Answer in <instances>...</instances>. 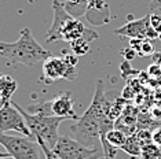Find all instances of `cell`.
Here are the masks:
<instances>
[{"instance_id": "12", "label": "cell", "mask_w": 161, "mask_h": 159, "mask_svg": "<svg viewBox=\"0 0 161 159\" xmlns=\"http://www.w3.org/2000/svg\"><path fill=\"white\" fill-rule=\"evenodd\" d=\"M87 29L88 28H86V25H84L79 18L70 17L61 30V41L70 43L73 40L81 38V37H84V34H86Z\"/></svg>"}, {"instance_id": "3", "label": "cell", "mask_w": 161, "mask_h": 159, "mask_svg": "<svg viewBox=\"0 0 161 159\" xmlns=\"http://www.w3.org/2000/svg\"><path fill=\"white\" fill-rule=\"evenodd\" d=\"M13 104L18 108V111L24 115L33 139H42L43 141H46L48 144V147H51V148L55 147L58 139H59L58 129H59L61 122L66 121V118L46 117V115H40V114H31V113H28V111H25L24 108H21L19 104H17L15 102H13Z\"/></svg>"}, {"instance_id": "30", "label": "cell", "mask_w": 161, "mask_h": 159, "mask_svg": "<svg viewBox=\"0 0 161 159\" xmlns=\"http://www.w3.org/2000/svg\"><path fill=\"white\" fill-rule=\"evenodd\" d=\"M8 102H10V100H7V99H4V97H3L2 95H0V110H2V108H3V107H4V106H6V104H7V103H8Z\"/></svg>"}, {"instance_id": "35", "label": "cell", "mask_w": 161, "mask_h": 159, "mask_svg": "<svg viewBox=\"0 0 161 159\" xmlns=\"http://www.w3.org/2000/svg\"><path fill=\"white\" fill-rule=\"evenodd\" d=\"M160 66H161V64H160Z\"/></svg>"}, {"instance_id": "14", "label": "cell", "mask_w": 161, "mask_h": 159, "mask_svg": "<svg viewBox=\"0 0 161 159\" xmlns=\"http://www.w3.org/2000/svg\"><path fill=\"white\" fill-rule=\"evenodd\" d=\"M18 88L17 81L10 74H0V95L4 99L11 100L13 95Z\"/></svg>"}, {"instance_id": "18", "label": "cell", "mask_w": 161, "mask_h": 159, "mask_svg": "<svg viewBox=\"0 0 161 159\" xmlns=\"http://www.w3.org/2000/svg\"><path fill=\"white\" fill-rule=\"evenodd\" d=\"M28 113L46 115V117H54L53 110H51V100H42V102L31 104L28 107Z\"/></svg>"}, {"instance_id": "28", "label": "cell", "mask_w": 161, "mask_h": 159, "mask_svg": "<svg viewBox=\"0 0 161 159\" xmlns=\"http://www.w3.org/2000/svg\"><path fill=\"white\" fill-rule=\"evenodd\" d=\"M149 7L152 10H161V0H150V4H149Z\"/></svg>"}, {"instance_id": "33", "label": "cell", "mask_w": 161, "mask_h": 159, "mask_svg": "<svg viewBox=\"0 0 161 159\" xmlns=\"http://www.w3.org/2000/svg\"><path fill=\"white\" fill-rule=\"evenodd\" d=\"M28 2H29V3H31V4H33V3L36 2V0H28Z\"/></svg>"}, {"instance_id": "11", "label": "cell", "mask_w": 161, "mask_h": 159, "mask_svg": "<svg viewBox=\"0 0 161 159\" xmlns=\"http://www.w3.org/2000/svg\"><path fill=\"white\" fill-rule=\"evenodd\" d=\"M86 17L90 23L95 26H103L110 21V7L105 0H90Z\"/></svg>"}, {"instance_id": "6", "label": "cell", "mask_w": 161, "mask_h": 159, "mask_svg": "<svg viewBox=\"0 0 161 159\" xmlns=\"http://www.w3.org/2000/svg\"><path fill=\"white\" fill-rule=\"evenodd\" d=\"M54 152L59 155L62 159H98L99 152L98 150L84 146L76 139L69 136H59L55 147L53 148Z\"/></svg>"}, {"instance_id": "25", "label": "cell", "mask_w": 161, "mask_h": 159, "mask_svg": "<svg viewBox=\"0 0 161 159\" xmlns=\"http://www.w3.org/2000/svg\"><path fill=\"white\" fill-rule=\"evenodd\" d=\"M120 70H121V73H123V75L124 77H127V74L128 73H135V71L132 70V67H131V64H130V62L128 60H124V62L120 64Z\"/></svg>"}, {"instance_id": "34", "label": "cell", "mask_w": 161, "mask_h": 159, "mask_svg": "<svg viewBox=\"0 0 161 159\" xmlns=\"http://www.w3.org/2000/svg\"><path fill=\"white\" fill-rule=\"evenodd\" d=\"M160 38H161V36H160Z\"/></svg>"}, {"instance_id": "23", "label": "cell", "mask_w": 161, "mask_h": 159, "mask_svg": "<svg viewBox=\"0 0 161 159\" xmlns=\"http://www.w3.org/2000/svg\"><path fill=\"white\" fill-rule=\"evenodd\" d=\"M150 25L157 32V34L161 36V15H158V14H150Z\"/></svg>"}, {"instance_id": "13", "label": "cell", "mask_w": 161, "mask_h": 159, "mask_svg": "<svg viewBox=\"0 0 161 159\" xmlns=\"http://www.w3.org/2000/svg\"><path fill=\"white\" fill-rule=\"evenodd\" d=\"M130 47L136 51L138 55L145 56V58L152 56L156 52V47L153 44V40H149V38H131Z\"/></svg>"}, {"instance_id": "26", "label": "cell", "mask_w": 161, "mask_h": 159, "mask_svg": "<svg viewBox=\"0 0 161 159\" xmlns=\"http://www.w3.org/2000/svg\"><path fill=\"white\" fill-rule=\"evenodd\" d=\"M153 143H156L157 146L161 147V126L153 132Z\"/></svg>"}, {"instance_id": "8", "label": "cell", "mask_w": 161, "mask_h": 159, "mask_svg": "<svg viewBox=\"0 0 161 159\" xmlns=\"http://www.w3.org/2000/svg\"><path fill=\"white\" fill-rule=\"evenodd\" d=\"M113 33L117 36H121V37H128L130 40L131 38H149V40L160 38L157 32L150 25V15L127 22L120 29H116Z\"/></svg>"}, {"instance_id": "9", "label": "cell", "mask_w": 161, "mask_h": 159, "mask_svg": "<svg viewBox=\"0 0 161 159\" xmlns=\"http://www.w3.org/2000/svg\"><path fill=\"white\" fill-rule=\"evenodd\" d=\"M53 13H54V19H53V25L48 29L46 34V44L54 41H59L61 40V30L64 28V25L66 23V21L70 18L72 15L65 10L64 3H61L59 0H54L53 2Z\"/></svg>"}, {"instance_id": "27", "label": "cell", "mask_w": 161, "mask_h": 159, "mask_svg": "<svg viewBox=\"0 0 161 159\" xmlns=\"http://www.w3.org/2000/svg\"><path fill=\"white\" fill-rule=\"evenodd\" d=\"M153 59V63L156 64H161V52L160 51H156L154 54H153L152 56H150Z\"/></svg>"}, {"instance_id": "21", "label": "cell", "mask_w": 161, "mask_h": 159, "mask_svg": "<svg viewBox=\"0 0 161 159\" xmlns=\"http://www.w3.org/2000/svg\"><path fill=\"white\" fill-rule=\"evenodd\" d=\"M36 141L39 143L40 148H42L43 154H44V158L46 159H62L59 155H57L55 152H54V150L51 147H48V144H47L46 141H43L42 139H36Z\"/></svg>"}, {"instance_id": "1", "label": "cell", "mask_w": 161, "mask_h": 159, "mask_svg": "<svg viewBox=\"0 0 161 159\" xmlns=\"http://www.w3.org/2000/svg\"><path fill=\"white\" fill-rule=\"evenodd\" d=\"M103 96L105 84L102 80H98L95 86V95L90 107L69 128L77 141L94 150H98V147L102 150V124L109 119V115L103 110Z\"/></svg>"}, {"instance_id": "2", "label": "cell", "mask_w": 161, "mask_h": 159, "mask_svg": "<svg viewBox=\"0 0 161 159\" xmlns=\"http://www.w3.org/2000/svg\"><path fill=\"white\" fill-rule=\"evenodd\" d=\"M0 55L13 64L21 63L26 67H33L36 63L50 58L51 52L39 44L31 29L24 28L19 32V38L15 43H8V45L4 51L0 52Z\"/></svg>"}, {"instance_id": "24", "label": "cell", "mask_w": 161, "mask_h": 159, "mask_svg": "<svg viewBox=\"0 0 161 159\" xmlns=\"http://www.w3.org/2000/svg\"><path fill=\"white\" fill-rule=\"evenodd\" d=\"M121 55H123L124 59L130 62V60H132L134 58L138 55V54H136V51H135V49H132V48L130 47V48H127V49H123V51H121Z\"/></svg>"}, {"instance_id": "31", "label": "cell", "mask_w": 161, "mask_h": 159, "mask_svg": "<svg viewBox=\"0 0 161 159\" xmlns=\"http://www.w3.org/2000/svg\"><path fill=\"white\" fill-rule=\"evenodd\" d=\"M8 45V43H4V41H0V52H3L6 49V47Z\"/></svg>"}, {"instance_id": "22", "label": "cell", "mask_w": 161, "mask_h": 159, "mask_svg": "<svg viewBox=\"0 0 161 159\" xmlns=\"http://www.w3.org/2000/svg\"><path fill=\"white\" fill-rule=\"evenodd\" d=\"M147 75H149V80H158L161 78V66L160 64H156V63H152L150 66L147 67Z\"/></svg>"}, {"instance_id": "32", "label": "cell", "mask_w": 161, "mask_h": 159, "mask_svg": "<svg viewBox=\"0 0 161 159\" xmlns=\"http://www.w3.org/2000/svg\"><path fill=\"white\" fill-rule=\"evenodd\" d=\"M0 159H14V158H11V156H4V158H0Z\"/></svg>"}, {"instance_id": "5", "label": "cell", "mask_w": 161, "mask_h": 159, "mask_svg": "<svg viewBox=\"0 0 161 159\" xmlns=\"http://www.w3.org/2000/svg\"><path fill=\"white\" fill-rule=\"evenodd\" d=\"M43 78L46 84H53L59 80L75 81L77 78V71H76V66L68 63L64 56L51 55L43 63Z\"/></svg>"}, {"instance_id": "19", "label": "cell", "mask_w": 161, "mask_h": 159, "mask_svg": "<svg viewBox=\"0 0 161 159\" xmlns=\"http://www.w3.org/2000/svg\"><path fill=\"white\" fill-rule=\"evenodd\" d=\"M141 159H161V147L156 143H149L142 147Z\"/></svg>"}, {"instance_id": "16", "label": "cell", "mask_w": 161, "mask_h": 159, "mask_svg": "<svg viewBox=\"0 0 161 159\" xmlns=\"http://www.w3.org/2000/svg\"><path fill=\"white\" fill-rule=\"evenodd\" d=\"M127 139H128V136L124 132H121L120 129L113 128V129H110V131L106 133L105 136H102L101 140L102 141H108L110 146L116 147V148H121L124 144H125Z\"/></svg>"}, {"instance_id": "7", "label": "cell", "mask_w": 161, "mask_h": 159, "mask_svg": "<svg viewBox=\"0 0 161 159\" xmlns=\"http://www.w3.org/2000/svg\"><path fill=\"white\" fill-rule=\"evenodd\" d=\"M8 131L17 132L21 136H26L33 139L24 115L18 111V108L14 106L11 100L0 110V132L6 133Z\"/></svg>"}, {"instance_id": "17", "label": "cell", "mask_w": 161, "mask_h": 159, "mask_svg": "<svg viewBox=\"0 0 161 159\" xmlns=\"http://www.w3.org/2000/svg\"><path fill=\"white\" fill-rule=\"evenodd\" d=\"M142 143L139 141L138 136L136 135H131L130 137L127 139L125 144L121 147V150L124 151V152H127L128 155H131V156L136 158L139 156L141 158V152H142Z\"/></svg>"}, {"instance_id": "15", "label": "cell", "mask_w": 161, "mask_h": 159, "mask_svg": "<svg viewBox=\"0 0 161 159\" xmlns=\"http://www.w3.org/2000/svg\"><path fill=\"white\" fill-rule=\"evenodd\" d=\"M88 4H90V0H65L64 3L65 10L75 18L86 15Z\"/></svg>"}, {"instance_id": "20", "label": "cell", "mask_w": 161, "mask_h": 159, "mask_svg": "<svg viewBox=\"0 0 161 159\" xmlns=\"http://www.w3.org/2000/svg\"><path fill=\"white\" fill-rule=\"evenodd\" d=\"M70 44V49L75 55L77 56H83V55H87L90 52V43L87 41L86 38H77V40H73V41L69 43Z\"/></svg>"}, {"instance_id": "29", "label": "cell", "mask_w": 161, "mask_h": 159, "mask_svg": "<svg viewBox=\"0 0 161 159\" xmlns=\"http://www.w3.org/2000/svg\"><path fill=\"white\" fill-rule=\"evenodd\" d=\"M4 156H10V155H8V152L6 151V148L3 147L2 144H0V158H4Z\"/></svg>"}, {"instance_id": "4", "label": "cell", "mask_w": 161, "mask_h": 159, "mask_svg": "<svg viewBox=\"0 0 161 159\" xmlns=\"http://www.w3.org/2000/svg\"><path fill=\"white\" fill-rule=\"evenodd\" d=\"M0 144L14 159H46L36 139L26 136H11L0 132Z\"/></svg>"}, {"instance_id": "10", "label": "cell", "mask_w": 161, "mask_h": 159, "mask_svg": "<svg viewBox=\"0 0 161 159\" xmlns=\"http://www.w3.org/2000/svg\"><path fill=\"white\" fill-rule=\"evenodd\" d=\"M73 100L72 92H62L59 95H57L51 100V110H53L54 117H62L66 119H75L77 121L80 117H77V114L73 110Z\"/></svg>"}]
</instances>
